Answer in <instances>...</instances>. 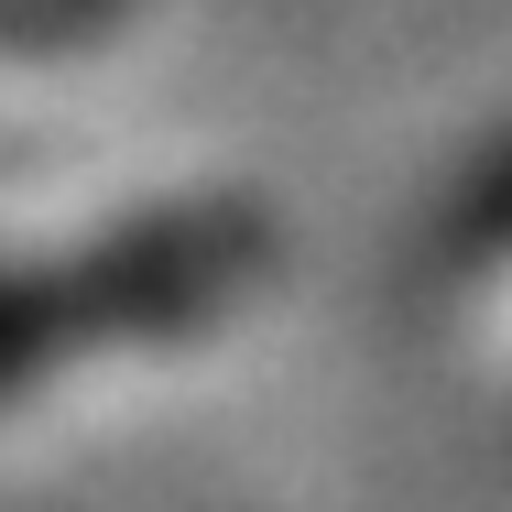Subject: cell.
Returning a JSON list of instances; mask_svg holds the SVG:
<instances>
[{"label": "cell", "mask_w": 512, "mask_h": 512, "mask_svg": "<svg viewBox=\"0 0 512 512\" xmlns=\"http://www.w3.org/2000/svg\"><path fill=\"white\" fill-rule=\"evenodd\" d=\"M284 273V229L251 197H164L99 240H55L0 262V404L109 349L207 338Z\"/></svg>", "instance_id": "6da1fadb"}, {"label": "cell", "mask_w": 512, "mask_h": 512, "mask_svg": "<svg viewBox=\"0 0 512 512\" xmlns=\"http://www.w3.org/2000/svg\"><path fill=\"white\" fill-rule=\"evenodd\" d=\"M142 0H0V55H77L109 44Z\"/></svg>", "instance_id": "7a4b0ae2"}]
</instances>
